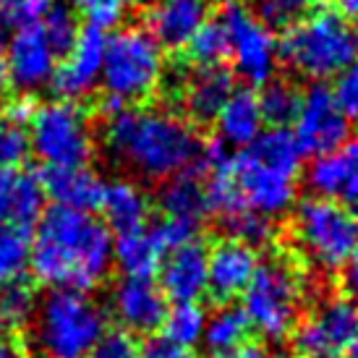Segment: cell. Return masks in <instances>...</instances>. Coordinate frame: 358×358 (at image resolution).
I'll return each instance as SVG.
<instances>
[{"instance_id":"2","label":"cell","mask_w":358,"mask_h":358,"mask_svg":"<svg viewBox=\"0 0 358 358\" xmlns=\"http://www.w3.org/2000/svg\"><path fill=\"white\" fill-rule=\"evenodd\" d=\"M113 267V233L90 212L50 207L31 238L29 272L52 290L90 293Z\"/></svg>"},{"instance_id":"50","label":"cell","mask_w":358,"mask_h":358,"mask_svg":"<svg viewBox=\"0 0 358 358\" xmlns=\"http://www.w3.org/2000/svg\"><path fill=\"white\" fill-rule=\"evenodd\" d=\"M353 204H356V207H353V217H356V222H358V199L353 201Z\"/></svg>"},{"instance_id":"31","label":"cell","mask_w":358,"mask_h":358,"mask_svg":"<svg viewBox=\"0 0 358 358\" xmlns=\"http://www.w3.org/2000/svg\"><path fill=\"white\" fill-rule=\"evenodd\" d=\"M189 50V58L201 66V69H209V66H220L222 60L228 58V34H225V27L217 21H207L201 27L191 42L186 45Z\"/></svg>"},{"instance_id":"22","label":"cell","mask_w":358,"mask_h":358,"mask_svg":"<svg viewBox=\"0 0 358 358\" xmlns=\"http://www.w3.org/2000/svg\"><path fill=\"white\" fill-rule=\"evenodd\" d=\"M262 108H259V94L251 90H236L228 97L225 108L217 115L220 141L225 147H249L262 136Z\"/></svg>"},{"instance_id":"4","label":"cell","mask_w":358,"mask_h":358,"mask_svg":"<svg viewBox=\"0 0 358 358\" xmlns=\"http://www.w3.org/2000/svg\"><path fill=\"white\" fill-rule=\"evenodd\" d=\"M31 319L34 345L45 358H90L108 329L102 306L81 290H50Z\"/></svg>"},{"instance_id":"36","label":"cell","mask_w":358,"mask_h":358,"mask_svg":"<svg viewBox=\"0 0 358 358\" xmlns=\"http://www.w3.org/2000/svg\"><path fill=\"white\" fill-rule=\"evenodd\" d=\"M90 358H139V343L126 329H105Z\"/></svg>"},{"instance_id":"8","label":"cell","mask_w":358,"mask_h":358,"mask_svg":"<svg viewBox=\"0 0 358 358\" xmlns=\"http://www.w3.org/2000/svg\"><path fill=\"white\" fill-rule=\"evenodd\" d=\"M29 150L48 168H81L94 152V134L76 102L52 100L34 110L29 120Z\"/></svg>"},{"instance_id":"23","label":"cell","mask_w":358,"mask_h":358,"mask_svg":"<svg viewBox=\"0 0 358 358\" xmlns=\"http://www.w3.org/2000/svg\"><path fill=\"white\" fill-rule=\"evenodd\" d=\"M102 215H105V225L110 230L131 233V230H141L147 225L150 217V199L141 191V186H136L134 180L118 178L110 180L105 186V196H102Z\"/></svg>"},{"instance_id":"26","label":"cell","mask_w":358,"mask_h":358,"mask_svg":"<svg viewBox=\"0 0 358 358\" xmlns=\"http://www.w3.org/2000/svg\"><path fill=\"white\" fill-rule=\"evenodd\" d=\"M249 332L251 324L241 308L222 306L207 319L201 343H204L209 358H236L238 350L249 343Z\"/></svg>"},{"instance_id":"44","label":"cell","mask_w":358,"mask_h":358,"mask_svg":"<svg viewBox=\"0 0 358 358\" xmlns=\"http://www.w3.org/2000/svg\"><path fill=\"white\" fill-rule=\"evenodd\" d=\"M0 358H27L21 345L10 343V340H0Z\"/></svg>"},{"instance_id":"19","label":"cell","mask_w":358,"mask_h":358,"mask_svg":"<svg viewBox=\"0 0 358 358\" xmlns=\"http://www.w3.org/2000/svg\"><path fill=\"white\" fill-rule=\"evenodd\" d=\"M178 92L180 105L194 123H212L217 120L220 110L225 108L236 87H233V73H228L222 66H209V69L196 66L180 79Z\"/></svg>"},{"instance_id":"35","label":"cell","mask_w":358,"mask_h":358,"mask_svg":"<svg viewBox=\"0 0 358 358\" xmlns=\"http://www.w3.org/2000/svg\"><path fill=\"white\" fill-rule=\"evenodd\" d=\"M29 134L6 113H0V170L21 168V162L29 155Z\"/></svg>"},{"instance_id":"38","label":"cell","mask_w":358,"mask_h":358,"mask_svg":"<svg viewBox=\"0 0 358 358\" xmlns=\"http://www.w3.org/2000/svg\"><path fill=\"white\" fill-rule=\"evenodd\" d=\"M332 94H335L340 110L345 113V118L358 123V58L335 79Z\"/></svg>"},{"instance_id":"33","label":"cell","mask_w":358,"mask_h":358,"mask_svg":"<svg viewBox=\"0 0 358 358\" xmlns=\"http://www.w3.org/2000/svg\"><path fill=\"white\" fill-rule=\"evenodd\" d=\"M73 8L76 19L84 21V29H94L100 34L118 29L126 16L123 0H73Z\"/></svg>"},{"instance_id":"24","label":"cell","mask_w":358,"mask_h":358,"mask_svg":"<svg viewBox=\"0 0 358 358\" xmlns=\"http://www.w3.org/2000/svg\"><path fill=\"white\" fill-rule=\"evenodd\" d=\"M159 207H162L165 217L186 220V222L199 225L201 220L212 212L209 209V194H207L204 176L194 168V173L189 170L183 176L170 178L162 186V191H159Z\"/></svg>"},{"instance_id":"20","label":"cell","mask_w":358,"mask_h":358,"mask_svg":"<svg viewBox=\"0 0 358 358\" xmlns=\"http://www.w3.org/2000/svg\"><path fill=\"white\" fill-rule=\"evenodd\" d=\"M308 189L319 199H358V134L338 152L317 157L306 173Z\"/></svg>"},{"instance_id":"15","label":"cell","mask_w":358,"mask_h":358,"mask_svg":"<svg viewBox=\"0 0 358 358\" xmlns=\"http://www.w3.org/2000/svg\"><path fill=\"white\" fill-rule=\"evenodd\" d=\"M159 290L173 303H199L209 285V251L194 241L168 251L159 264Z\"/></svg>"},{"instance_id":"28","label":"cell","mask_w":358,"mask_h":358,"mask_svg":"<svg viewBox=\"0 0 358 358\" xmlns=\"http://www.w3.org/2000/svg\"><path fill=\"white\" fill-rule=\"evenodd\" d=\"M31 236L21 228H0V290L19 285L29 269Z\"/></svg>"},{"instance_id":"10","label":"cell","mask_w":358,"mask_h":358,"mask_svg":"<svg viewBox=\"0 0 358 358\" xmlns=\"http://www.w3.org/2000/svg\"><path fill=\"white\" fill-rule=\"evenodd\" d=\"M350 120L335 102L332 90L314 84L301 94V105L293 120V139L299 144L301 155L324 157L338 152L348 141Z\"/></svg>"},{"instance_id":"45","label":"cell","mask_w":358,"mask_h":358,"mask_svg":"<svg viewBox=\"0 0 358 358\" xmlns=\"http://www.w3.org/2000/svg\"><path fill=\"white\" fill-rule=\"evenodd\" d=\"M8 66H6V48H3V42H0V100H3V94L8 92Z\"/></svg>"},{"instance_id":"16","label":"cell","mask_w":358,"mask_h":358,"mask_svg":"<svg viewBox=\"0 0 358 358\" xmlns=\"http://www.w3.org/2000/svg\"><path fill=\"white\" fill-rule=\"evenodd\" d=\"M209 21V0H152L147 31L162 50H183Z\"/></svg>"},{"instance_id":"1","label":"cell","mask_w":358,"mask_h":358,"mask_svg":"<svg viewBox=\"0 0 358 358\" xmlns=\"http://www.w3.org/2000/svg\"><path fill=\"white\" fill-rule=\"evenodd\" d=\"M110 157L147 180H170L196 168L204 144L189 120L159 108L102 105Z\"/></svg>"},{"instance_id":"48","label":"cell","mask_w":358,"mask_h":358,"mask_svg":"<svg viewBox=\"0 0 358 358\" xmlns=\"http://www.w3.org/2000/svg\"><path fill=\"white\" fill-rule=\"evenodd\" d=\"M345 358H358V338L350 343V348L345 350Z\"/></svg>"},{"instance_id":"3","label":"cell","mask_w":358,"mask_h":358,"mask_svg":"<svg viewBox=\"0 0 358 358\" xmlns=\"http://www.w3.org/2000/svg\"><path fill=\"white\" fill-rule=\"evenodd\" d=\"M280 52L303 79H338L358 58V27L343 10L317 8L288 27Z\"/></svg>"},{"instance_id":"14","label":"cell","mask_w":358,"mask_h":358,"mask_svg":"<svg viewBox=\"0 0 358 358\" xmlns=\"http://www.w3.org/2000/svg\"><path fill=\"white\" fill-rule=\"evenodd\" d=\"M110 311L131 335H147L162 327L168 299L152 278H120L110 290Z\"/></svg>"},{"instance_id":"29","label":"cell","mask_w":358,"mask_h":358,"mask_svg":"<svg viewBox=\"0 0 358 358\" xmlns=\"http://www.w3.org/2000/svg\"><path fill=\"white\" fill-rule=\"evenodd\" d=\"M301 105V92L290 81L275 79L264 84V92L259 94V108L264 123H272V129H285L296 120Z\"/></svg>"},{"instance_id":"13","label":"cell","mask_w":358,"mask_h":358,"mask_svg":"<svg viewBox=\"0 0 358 358\" xmlns=\"http://www.w3.org/2000/svg\"><path fill=\"white\" fill-rule=\"evenodd\" d=\"M105 45L108 37L94 29H81L71 50L60 58L58 69L52 73L50 87L55 90L58 100L76 102L90 97L100 87L102 60H105Z\"/></svg>"},{"instance_id":"9","label":"cell","mask_w":358,"mask_h":358,"mask_svg":"<svg viewBox=\"0 0 358 358\" xmlns=\"http://www.w3.org/2000/svg\"><path fill=\"white\" fill-rule=\"evenodd\" d=\"M220 24L228 34V58H233V71L241 79L251 87L275 79L280 45L267 24L241 0H228L222 6Z\"/></svg>"},{"instance_id":"12","label":"cell","mask_w":358,"mask_h":358,"mask_svg":"<svg viewBox=\"0 0 358 358\" xmlns=\"http://www.w3.org/2000/svg\"><path fill=\"white\" fill-rule=\"evenodd\" d=\"M63 52L50 40L48 29L31 24L27 29L10 34L6 45V66H8V84L19 92H37L52 81Z\"/></svg>"},{"instance_id":"49","label":"cell","mask_w":358,"mask_h":358,"mask_svg":"<svg viewBox=\"0 0 358 358\" xmlns=\"http://www.w3.org/2000/svg\"><path fill=\"white\" fill-rule=\"evenodd\" d=\"M150 0H123V6H147Z\"/></svg>"},{"instance_id":"17","label":"cell","mask_w":358,"mask_h":358,"mask_svg":"<svg viewBox=\"0 0 358 358\" xmlns=\"http://www.w3.org/2000/svg\"><path fill=\"white\" fill-rule=\"evenodd\" d=\"M45 215L42 178L31 170H0V228L29 230Z\"/></svg>"},{"instance_id":"21","label":"cell","mask_w":358,"mask_h":358,"mask_svg":"<svg viewBox=\"0 0 358 358\" xmlns=\"http://www.w3.org/2000/svg\"><path fill=\"white\" fill-rule=\"evenodd\" d=\"M108 180L87 165L81 168H48L42 176L45 196L55 201V207L76 209V212H94L100 209Z\"/></svg>"},{"instance_id":"40","label":"cell","mask_w":358,"mask_h":358,"mask_svg":"<svg viewBox=\"0 0 358 358\" xmlns=\"http://www.w3.org/2000/svg\"><path fill=\"white\" fill-rule=\"evenodd\" d=\"M139 358H196V356H194V350L173 345L165 338H157V340H150L144 348H139Z\"/></svg>"},{"instance_id":"18","label":"cell","mask_w":358,"mask_h":358,"mask_svg":"<svg viewBox=\"0 0 358 358\" xmlns=\"http://www.w3.org/2000/svg\"><path fill=\"white\" fill-rule=\"evenodd\" d=\"M259 264L262 262L257 249L238 241H222L220 246L209 251L207 293L220 301H233L236 296H243L257 275Z\"/></svg>"},{"instance_id":"32","label":"cell","mask_w":358,"mask_h":358,"mask_svg":"<svg viewBox=\"0 0 358 358\" xmlns=\"http://www.w3.org/2000/svg\"><path fill=\"white\" fill-rule=\"evenodd\" d=\"M52 6L55 0H0V34H13L40 24Z\"/></svg>"},{"instance_id":"47","label":"cell","mask_w":358,"mask_h":358,"mask_svg":"<svg viewBox=\"0 0 358 358\" xmlns=\"http://www.w3.org/2000/svg\"><path fill=\"white\" fill-rule=\"evenodd\" d=\"M10 327L8 311H6V303H3V293H0V340H6V332Z\"/></svg>"},{"instance_id":"6","label":"cell","mask_w":358,"mask_h":358,"mask_svg":"<svg viewBox=\"0 0 358 358\" xmlns=\"http://www.w3.org/2000/svg\"><path fill=\"white\" fill-rule=\"evenodd\" d=\"M303 299L306 285L301 272L288 259L278 257L259 264L251 285L243 293L241 311L262 338L282 340L299 327Z\"/></svg>"},{"instance_id":"11","label":"cell","mask_w":358,"mask_h":358,"mask_svg":"<svg viewBox=\"0 0 358 358\" xmlns=\"http://www.w3.org/2000/svg\"><path fill=\"white\" fill-rule=\"evenodd\" d=\"M358 338V306L350 299L322 301L293 335V348L301 358H338L345 356L350 343Z\"/></svg>"},{"instance_id":"27","label":"cell","mask_w":358,"mask_h":358,"mask_svg":"<svg viewBox=\"0 0 358 358\" xmlns=\"http://www.w3.org/2000/svg\"><path fill=\"white\" fill-rule=\"evenodd\" d=\"M159 329H162V338L168 343L191 350L204 338L207 314L199 303H173V306H168V314L162 319Z\"/></svg>"},{"instance_id":"43","label":"cell","mask_w":358,"mask_h":358,"mask_svg":"<svg viewBox=\"0 0 358 358\" xmlns=\"http://www.w3.org/2000/svg\"><path fill=\"white\" fill-rule=\"evenodd\" d=\"M236 358H280V356H275L269 348H264V345H259V343H246L243 348L238 350V356Z\"/></svg>"},{"instance_id":"37","label":"cell","mask_w":358,"mask_h":358,"mask_svg":"<svg viewBox=\"0 0 358 358\" xmlns=\"http://www.w3.org/2000/svg\"><path fill=\"white\" fill-rule=\"evenodd\" d=\"M152 233H155V238L159 241L162 251H173V249H180V246L194 243V241H196V233H199V225L186 222V220L162 217Z\"/></svg>"},{"instance_id":"46","label":"cell","mask_w":358,"mask_h":358,"mask_svg":"<svg viewBox=\"0 0 358 358\" xmlns=\"http://www.w3.org/2000/svg\"><path fill=\"white\" fill-rule=\"evenodd\" d=\"M340 8L358 27V0H340Z\"/></svg>"},{"instance_id":"42","label":"cell","mask_w":358,"mask_h":358,"mask_svg":"<svg viewBox=\"0 0 358 358\" xmlns=\"http://www.w3.org/2000/svg\"><path fill=\"white\" fill-rule=\"evenodd\" d=\"M345 290H348V299L358 306V249L345 264Z\"/></svg>"},{"instance_id":"25","label":"cell","mask_w":358,"mask_h":358,"mask_svg":"<svg viewBox=\"0 0 358 358\" xmlns=\"http://www.w3.org/2000/svg\"><path fill=\"white\" fill-rule=\"evenodd\" d=\"M165 251L147 228L131 230L113 241V264H118L123 278H152L162 264Z\"/></svg>"},{"instance_id":"5","label":"cell","mask_w":358,"mask_h":358,"mask_svg":"<svg viewBox=\"0 0 358 358\" xmlns=\"http://www.w3.org/2000/svg\"><path fill=\"white\" fill-rule=\"evenodd\" d=\"M162 48L147 29L126 27L108 37L100 79L108 102H115L120 108H134L150 100L162 84Z\"/></svg>"},{"instance_id":"39","label":"cell","mask_w":358,"mask_h":358,"mask_svg":"<svg viewBox=\"0 0 358 358\" xmlns=\"http://www.w3.org/2000/svg\"><path fill=\"white\" fill-rule=\"evenodd\" d=\"M3 303H6V311H8L10 324H24L34 317L37 311V301L31 296L29 288L24 285H10L6 293H3Z\"/></svg>"},{"instance_id":"30","label":"cell","mask_w":358,"mask_h":358,"mask_svg":"<svg viewBox=\"0 0 358 358\" xmlns=\"http://www.w3.org/2000/svg\"><path fill=\"white\" fill-rule=\"evenodd\" d=\"M222 225L230 233V241H238V243H246L251 249H257L262 243H267L272 238V220L262 217L257 212H251L246 207H236L222 215Z\"/></svg>"},{"instance_id":"41","label":"cell","mask_w":358,"mask_h":358,"mask_svg":"<svg viewBox=\"0 0 358 358\" xmlns=\"http://www.w3.org/2000/svg\"><path fill=\"white\" fill-rule=\"evenodd\" d=\"M34 110H37V105H31V100H27V97H19V100L8 102V108H6V115H8L10 120H16L19 126H29L31 115H34Z\"/></svg>"},{"instance_id":"34","label":"cell","mask_w":358,"mask_h":358,"mask_svg":"<svg viewBox=\"0 0 358 358\" xmlns=\"http://www.w3.org/2000/svg\"><path fill=\"white\" fill-rule=\"evenodd\" d=\"M317 0H251V10L267 27H293L296 21L308 16Z\"/></svg>"},{"instance_id":"7","label":"cell","mask_w":358,"mask_h":358,"mask_svg":"<svg viewBox=\"0 0 358 358\" xmlns=\"http://www.w3.org/2000/svg\"><path fill=\"white\" fill-rule=\"evenodd\" d=\"M293 236L301 254L324 272L345 269L358 249L353 212L332 199H306L293 215Z\"/></svg>"}]
</instances>
